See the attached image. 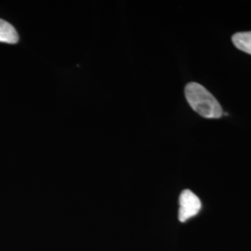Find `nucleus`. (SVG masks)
<instances>
[{"label": "nucleus", "mask_w": 251, "mask_h": 251, "mask_svg": "<svg viewBox=\"0 0 251 251\" xmlns=\"http://www.w3.org/2000/svg\"><path fill=\"white\" fill-rule=\"evenodd\" d=\"M185 97L190 106L199 116L206 118H219L224 114L223 108L215 97L202 85L192 82L185 87Z\"/></svg>", "instance_id": "1"}, {"label": "nucleus", "mask_w": 251, "mask_h": 251, "mask_svg": "<svg viewBox=\"0 0 251 251\" xmlns=\"http://www.w3.org/2000/svg\"><path fill=\"white\" fill-rule=\"evenodd\" d=\"M201 207V201L196 194L190 190L182 191L179 196V222L184 223L189 219L198 215Z\"/></svg>", "instance_id": "2"}, {"label": "nucleus", "mask_w": 251, "mask_h": 251, "mask_svg": "<svg viewBox=\"0 0 251 251\" xmlns=\"http://www.w3.org/2000/svg\"><path fill=\"white\" fill-rule=\"evenodd\" d=\"M19 36L16 29L9 23L0 19V42L8 44H16Z\"/></svg>", "instance_id": "3"}, {"label": "nucleus", "mask_w": 251, "mask_h": 251, "mask_svg": "<svg viewBox=\"0 0 251 251\" xmlns=\"http://www.w3.org/2000/svg\"><path fill=\"white\" fill-rule=\"evenodd\" d=\"M233 45L246 53L251 54V32L236 33L232 37Z\"/></svg>", "instance_id": "4"}]
</instances>
